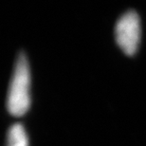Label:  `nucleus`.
<instances>
[{
	"mask_svg": "<svg viewBox=\"0 0 146 146\" xmlns=\"http://www.w3.org/2000/svg\"><path fill=\"white\" fill-rule=\"evenodd\" d=\"M7 146H29V139L25 128L16 123L10 127L7 134Z\"/></svg>",
	"mask_w": 146,
	"mask_h": 146,
	"instance_id": "obj_3",
	"label": "nucleus"
},
{
	"mask_svg": "<svg viewBox=\"0 0 146 146\" xmlns=\"http://www.w3.org/2000/svg\"><path fill=\"white\" fill-rule=\"evenodd\" d=\"M31 107V71L28 58L20 52L14 65L7 97V108L13 116L21 117Z\"/></svg>",
	"mask_w": 146,
	"mask_h": 146,
	"instance_id": "obj_1",
	"label": "nucleus"
},
{
	"mask_svg": "<svg viewBox=\"0 0 146 146\" xmlns=\"http://www.w3.org/2000/svg\"><path fill=\"white\" fill-rule=\"evenodd\" d=\"M115 35L117 44L125 54L131 56L136 53L141 40V23L135 11H128L118 20Z\"/></svg>",
	"mask_w": 146,
	"mask_h": 146,
	"instance_id": "obj_2",
	"label": "nucleus"
}]
</instances>
